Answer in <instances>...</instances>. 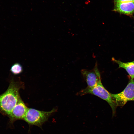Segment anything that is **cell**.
<instances>
[{"instance_id":"6da1fadb","label":"cell","mask_w":134,"mask_h":134,"mask_svg":"<svg viewBox=\"0 0 134 134\" xmlns=\"http://www.w3.org/2000/svg\"><path fill=\"white\" fill-rule=\"evenodd\" d=\"M22 86L18 81L12 80L7 90L0 95V110L8 115L20 98L19 91Z\"/></svg>"},{"instance_id":"7a4b0ae2","label":"cell","mask_w":134,"mask_h":134,"mask_svg":"<svg viewBox=\"0 0 134 134\" xmlns=\"http://www.w3.org/2000/svg\"><path fill=\"white\" fill-rule=\"evenodd\" d=\"M111 93L105 89L100 81L94 87L91 88L86 87L81 90L77 94L83 96L88 94H91L105 100L111 107L113 115L116 112L117 106L113 100Z\"/></svg>"},{"instance_id":"3957f363","label":"cell","mask_w":134,"mask_h":134,"mask_svg":"<svg viewBox=\"0 0 134 134\" xmlns=\"http://www.w3.org/2000/svg\"><path fill=\"white\" fill-rule=\"evenodd\" d=\"M56 110V109H53L49 111H44L28 108L23 120L29 125H35L41 127Z\"/></svg>"},{"instance_id":"277c9868","label":"cell","mask_w":134,"mask_h":134,"mask_svg":"<svg viewBox=\"0 0 134 134\" xmlns=\"http://www.w3.org/2000/svg\"><path fill=\"white\" fill-rule=\"evenodd\" d=\"M111 95L117 107L123 106L129 101H134V79H130L122 91L116 94L111 93Z\"/></svg>"},{"instance_id":"5b68a950","label":"cell","mask_w":134,"mask_h":134,"mask_svg":"<svg viewBox=\"0 0 134 134\" xmlns=\"http://www.w3.org/2000/svg\"><path fill=\"white\" fill-rule=\"evenodd\" d=\"M82 76L86 81L87 87L93 88L101 81L100 72L98 68V64L96 61L95 66L92 69H82L81 71Z\"/></svg>"},{"instance_id":"8992f818","label":"cell","mask_w":134,"mask_h":134,"mask_svg":"<svg viewBox=\"0 0 134 134\" xmlns=\"http://www.w3.org/2000/svg\"><path fill=\"white\" fill-rule=\"evenodd\" d=\"M28 109L20 98L9 116L12 121L23 120Z\"/></svg>"},{"instance_id":"52a82bcc","label":"cell","mask_w":134,"mask_h":134,"mask_svg":"<svg viewBox=\"0 0 134 134\" xmlns=\"http://www.w3.org/2000/svg\"><path fill=\"white\" fill-rule=\"evenodd\" d=\"M113 10L120 14L132 16L134 14V2L114 3Z\"/></svg>"},{"instance_id":"ba28073f","label":"cell","mask_w":134,"mask_h":134,"mask_svg":"<svg viewBox=\"0 0 134 134\" xmlns=\"http://www.w3.org/2000/svg\"><path fill=\"white\" fill-rule=\"evenodd\" d=\"M111 60L118 65V68H122L125 69L129 75L131 79H134V60L130 62H124L116 60L113 57L112 58Z\"/></svg>"},{"instance_id":"9c48e42d","label":"cell","mask_w":134,"mask_h":134,"mask_svg":"<svg viewBox=\"0 0 134 134\" xmlns=\"http://www.w3.org/2000/svg\"><path fill=\"white\" fill-rule=\"evenodd\" d=\"M22 67L21 65L18 63H16L11 67L10 71L13 74L16 75L21 73L22 71Z\"/></svg>"},{"instance_id":"30bf717a","label":"cell","mask_w":134,"mask_h":134,"mask_svg":"<svg viewBox=\"0 0 134 134\" xmlns=\"http://www.w3.org/2000/svg\"><path fill=\"white\" fill-rule=\"evenodd\" d=\"M114 3L129 2H134V0H114Z\"/></svg>"}]
</instances>
